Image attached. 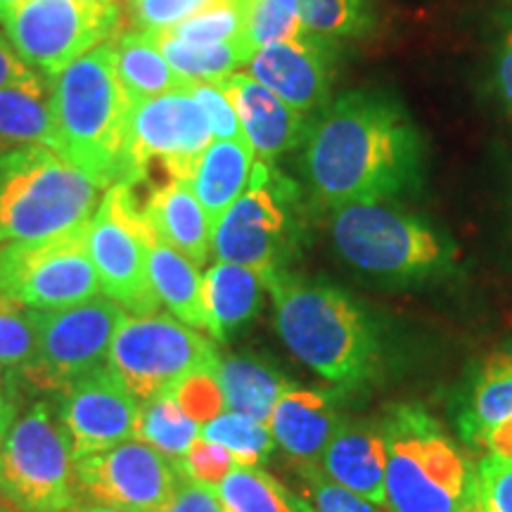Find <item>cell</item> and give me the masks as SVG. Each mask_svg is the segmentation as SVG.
Returning a JSON list of instances; mask_svg holds the SVG:
<instances>
[{"instance_id": "cell-1", "label": "cell", "mask_w": 512, "mask_h": 512, "mask_svg": "<svg viewBox=\"0 0 512 512\" xmlns=\"http://www.w3.org/2000/svg\"><path fill=\"white\" fill-rule=\"evenodd\" d=\"M299 150V174L316 209L392 202L418 192L425 178L418 124L394 93L377 86L330 100Z\"/></svg>"}, {"instance_id": "cell-2", "label": "cell", "mask_w": 512, "mask_h": 512, "mask_svg": "<svg viewBox=\"0 0 512 512\" xmlns=\"http://www.w3.org/2000/svg\"><path fill=\"white\" fill-rule=\"evenodd\" d=\"M55 152L100 190L136 188L131 164V100L121 86L112 41L50 76Z\"/></svg>"}, {"instance_id": "cell-3", "label": "cell", "mask_w": 512, "mask_h": 512, "mask_svg": "<svg viewBox=\"0 0 512 512\" xmlns=\"http://www.w3.org/2000/svg\"><path fill=\"white\" fill-rule=\"evenodd\" d=\"M275 328L304 366L337 387H361L375 373L380 344L366 309L351 294L287 271L268 278Z\"/></svg>"}, {"instance_id": "cell-4", "label": "cell", "mask_w": 512, "mask_h": 512, "mask_svg": "<svg viewBox=\"0 0 512 512\" xmlns=\"http://www.w3.org/2000/svg\"><path fill=\"white\" fill-rule=\"evenodd\" d=\"M387 444L384 508L467 512L477 501V467L422 406H394L382 420Z\"/></svg>"}, {"instance_id": "cell-5", "label": "cell", "mask_w": 512, "mask_h": 512, "mask_svg": "<svg viewBox=\"0 0 512 512\" xmlns=\"http://www.w3.org/2000/svg\"><path fill=\"white\" fill-rule=\"evenodd\" d=\"M100 188L48 147L0 152V247L88 226Z\"/></svg>"}, {"instance_id": "cell-6", "label": "cell", "mask_w": 512, "mask_h": 512, "mask_svg": "<svg viewBox=\"0 0 512 512\" xmlns=\"http://www.w3.org/2000/svg\"><path fill=\"white\" fill-rule=\"evenodd\" d=\"M330 238L344 264L387 283L448 271L456 249L425 219L389 202H358L330 211Z\"/></svg>"}, {"instance_id": "cell-7", "label": "cell", "mask_w": 512, "mask_h": 512, "mask_svg": "<svg viewBox=\"0 0 512 512\" xmlns=\"http://www.w3.org/2000/svg\"><path fill=\"white\" fill-rule=\"evenodd\" d=\"M299 185L271 162L256 159L249 188L214 223L211 254L273 278L285 271L297 238Z\"/></svg>"}, {"instance_id": "cell-8", "label": "cell", "mask_w": 512, "mask_h": 512, "mask_svg": "<svg viewBox=\"0 0 512 512\" xmlns=\"http://www.w3.org/2000/svg\"><path fill=\"white\" fill-rule=\"evenodd\" d=\"M0 501L19 512H64L81 503L76 460L48 403L12 422L0 456Z\"/></svg>"}, {"instance_id": "cell-9", "label": "cell", "mask_w": 512, "mask_h": 512, "mask_svg": "<svg viewBox=\"0 0 512 512\" xmlns=\"http://www.w3.org/2000/svg\"><path fill=\"white\" fill-rule=\"evenodd\" d=\"M214 339L204 337L169 313L126 316L114 335L107 368L140 403L171 392L197 373L219 366Z\"/></svg>"}, {"instance_id": "cell-10", "label": "cell", "mask_w": 512, "mask_h": 512, "mask_svg": "<svg viewBox=\"0 0 512 512\" xmlns=\"http://www.w3.org/2000/svg\"><path fill=\"white\" fill-rule=\"evenodd\" d=\"M155 238L136 188L126 183L107 188L88 223V254L105 297L133 316H150L162 306L147 271Z\"/></svg>"}, {"instance_id": "cell-11", "label": "cell", "mask_w": 512, "mask_h": 512, "mask_svg": "<svg viewBox=\"0 0 512 512\" xmlns=\"http://www.w3.org/2000/svg\"><path fill=\"white\" fill-rule=\"evenodd\" d=\"M100 294V278L88 254V226L0 247V302L55 311Z\"/></svg>"}, {"instance_id": "cell-12", "label": "cell", "mask_w": 512, "mask_h": 512, "mask_svg": "<svg viewBox=\"0 0 512 512\" xmlns=\"http://www.w3.org/2000/svg\"><path fill=\"white\" fill-rule=\"evenodd\" d=\"M29 313L36 328V356L22 377L38 392L57 394L107 366L114 335L126 320L124 306L102 294L67 309Z\"/></svg>"}, {"instance_id": "cell-13", "label": "cell", "mask_w": 512, "mask_h": 512, "mask_svg": "<svg viewBox=\"0 0 512 512\" xmlns=\"http://www.w3.org/2000/svg\"><path fill=\"white\" fill-rule=\"evenodd\" d=\"M0 22L12 48L31 69L55 76L81 55L114 41L124 27V15L119 3L27 0Z\"/></svg>"}, {"instance_id": "cell-14", "label": "cell", "mask_w": 512, "mask_h": 512, "mask_svg": "<svg viewBox=\"0 0 512 512\" xmlns=\"http://www.w3.org/2000/svg\"><path fill=\"white\" fill-rule=\"evenodd\" d=\"M214 140L209 119L188 86L159 98L131 102V164L136 185L147 181L150 164L169 178L192 181L204 150Z\"/></svg>"}, {"instance_id": "cell-15", "label": "cell", "mask_w": 512, "mask_h": 512, "mask_svg": "<svg viewBox=\"0 0 512 512\" xmlns=\"http://www.w3.org/2000/svg\"><path fill=\"white\" fill-rule=\"evenodd\" d=\"M81 498L121 512H162L181 479V465L140 439L76 460Z\"/></svg>"}, {"instance_id": "cell-16", "label": "cell", "mask_w": 512, "mask_h": 512, "mask_svg": "<svg viewBox=\"0 0 512 512\" xmlns=\"http://www.w3.org/2000/svg\"><path fill=\"white\" fill-rule=\"evenodd\" d=\"M60 396L57 418L74 460L136 439L140 401L107 366L79 377Z\"/></svg>"}, {"instance_id": "cell-17", "label": "cell", "mask_w": 512, "mask_h": 512, "mask_svg": "<svg viewBox=\"0 0 512 512\" xmlns=\"http://www.w3.org/2000/svg\"><path fill=\"white\" fill-rule=\"evenodd\" d=\"M337 41L309 34L268 43L249 57L247 74L287 102L292 110L316 117L332 100L337 72Z\"/></svg>"}, {"instance_id": "cell-18", "label": "cell", "mask_w": 512, "mask_h": 512, "mask_svg": "<svg viewBox=\"0 0 512 512\" xmlns=\"http://www.w3.org/2000/svg\"><path fill=\"white\" fill-rule=\"evenodd\" d=\"M221 86L233 100L242 133L256 159L273 164L278 157L304 145L313 117L292 110L287 102L261 86L247 72L230 74L226 81H221Z\"/></svg>"}, {"instance_id": "cell-19", "label": "cell", "mask_w": 512, "mask_h": 512, "mask_svg": "<svg viewBox=\"0 0 512 512\" xmlns=\"http://www.w3.org/2000/svg\"><path fill=\"white\" fill-rule=\"evenodd\" d=\"M332 482L347 486L375 505H384L387 444L382 422H342L318 460Z\"/></svg>"}, {"instance_id": "cell-20", "label": "cell", "mask_w": 512, "mask_h": 512, "mask_svg": "<svg viewBox=\"0 0 512 512\" xmlns=\"http://www.w3.org/2000/svg\"><path fill=\"white\" fill-rule=\"evenodd\" d=\"M143 214L157 240L188 256L195 266H204L211 256V226L207 211L202 209L190 181L166 178L152 188L143 202Z\"/></svg>"}, {"instance_id": "cell-21", "label": "cell", "mask_w": 512, "mask_h": 512, "mask_svg": "<svg viewBox=\"0 0 512 512\" xmlns=\"http://www.w3.org/2000/svg\"><path fill=\"white\" fill-rule=\"evenodd\" d=\"M344 420H339L335 403L328 394L297 389L280 396L268 418L275 444L299 465H318Z\"/></svg>"}, {"instance_id": "cell-22", "label": "cell", "mask_w": 512, "mask_h": 512, "mask_svg": "<svg viewBox=\"0 0 512 512\" xmlns=\"http://www.w3.org/2000/svg\"><path fill=\"white\" fill-rule=\"evenodd\" d=\"M31 145L55 150L53 83L36 69L0 88V152Z\"/></svg>"}, {"instance_id": "cell-23", "label": "cell", "mask_w": 512, "mask_h": 512, "mask_svg": "<svg viewBox=\"0 0 512 512\" xmlns=\"http://www.w3.org/2000/svg\"><path fill=\"white\" fill-rule=\"evenodd\" d=\"M264 290L266 280L261 273L230 261H216L202 278L211 339L226 342L228 335L247 325L261 309Z\"/></svg>"}, {"instance_id": "cell-24", "label": "cell", "mask_w": 512, "mask_h": 512, "mask_svg": "<svg viewBox=\"0 0 512 512\" xmlns=\"http://www.w3.org/2000/svg\"><path fill=\"white\" fill-rule=\"evenodd\" d=\"M254 162L256 155L247 138L211 140V145L204 150L190 185L202 209L207 211L211 226L249 188Z\"/></svg>"}, {"instance_id": "cell-25", "label": "cell", "mask_w": 512, "mask_h": 512, "mask_svg": "<svg viewBox=\"0 0 512 512\" xmlns=\"http://www.w3.org/2000/svg\"><path fill=\"white\" fill-rule=\"evenodd\" d=\"M214 375L219 380L226 411L261 422H268L280 396L294 387L278 368L252 356L219 358Z\"/></svg>"}, {"instance_id": "cell-26", "label": "cell", "mask_w": 512, "mask_h": 512, "mask_svg": "<svg viewBox=\"0 0 512 512\" xmlns=\"http://www.w3.org/2000/svg\"><path fill=\"white\" fill-rule=\"evenodd\" d=\"M112 48L117 76L131 102L159 98L188 86V81L164 60L157 38L150 31H121L112 41Z\"/></svg>"}, {"instance_id": "cell-27", "label": "cell", "mask_w": 512, "mask_h": 512, "mask_svg": "<svg viewBox=\"0 0 512 512\" xmlns=\"http://www.w3.org/2000/svg\"><path fill=\"white\" fill-rule=\"evenodd\" d=\"M147 271H150L159 304H164L181 323L209 332L200 266H195L188 256L155 238L150 247Z\"/></svg>"}, {"instance_id": "cell-28", "label": "cell", "mask_w": 512, "mask_h": 512, "mask_svg": "<svg viewBox=\"0 0 512 512\" xmlns=\"http://www.w3.org/2000/svg\"><path fill=\"white\" fill-rule=\"evenodd\" d=\"M155 38L164 60L185 81L221 83L230 74L238 72L240 67H245L249 57L254 55V50L247 41L188 43L183 38L164 34V31L155 34Z\"/></svg>"}, {"instance_id": "cell-29", "label": "cell", "mask_w": 512, "mask_h": 512, "mask_svg": "<svg viewBox=\"0 0 512 512\" xmlns=\"http://www.w3.org/2000/svg\"><path fill=\"white\" fill-rule=\"evenodd\" d=\"M216 496L223 512H313L273 475L249 465H235L216 486Z\"/></svg>"}, {"instance_id": "cell-30", "label": "cell", "mask_w": 512, "mask_h": 512, "mask_svg": "<svg viewBox=\"0 0 512 512\" xmlns=\"http://www.w3.org/2000/svg\"><path fill=\"white\" fill-rule=\"evenodd\" d=\"M508 418H512V349L496 351L479 368L467 401L463 430L470 439H477Z\"/></svg>"}, {"instance_id": "cell-31", "label": "cell", "mask_w": 512, "mask_h": 512, "mask_svg": "<svg viewBox=\"0 0 512 512\" xmlns=\"http://www.w3.org/2000/svg\"><path fill=\"white\" fill-rule=\"evenodd\" d=\"M200 437V422H195L178 403L174 389L140 403L136 439L145 441L166 458L181 465L192 441Z\"/></svg>"}, {"instance_id": "cell-32", "label": "cell", "mask_w": 512, "mask_h": 512, "mask_svg": "<svg viewBox=\"0 0 512 512\" xmlns=\"http://www.w3.org/2000/svg\"><path fill=\"white\" fill-rule=\"evenodd\" d=\"M297 3L304 29L330 41L368 36L377 22L370 0H297Z\"/></svg>"}, {"instance_id": "cell-33", "label": "cell", "mask_w": 512, "mask_h": 512, "mask_svg": "<svg viewBox=\"0 0 512 512\" xmlns=\"http://www.w3.org/2000/svg\"><path fill=\"white\" fill-rule=\"evenodd\" d=\"M200 437L226 446L235 463L249 467H256L261 460L271 456L275 446L268 422L247 418V415L233 411H223L216 418L204 422L200 427Z\"/></svg>"}, {"instance_id": "cell-34", "label": "cell", "mask_w": 512, "mask_h": 512, "mask_svg": "<svg viewBox=\"0 0 512 512\" xmlns=\"http://www.w3.org/2000/svg\"><path fill=\"white\" fill-rule=\"evenodd\" d=\"M245 31V3L216 0L209 8L195 12L192 17L178 22L176 27L166 29L164 34L183 38L188 43H233L247 41Z\"/></svg>"}, {"instance_id": "cell-35", "label": "cell", "mask_w": 512, "mask_h": 512, "mask_svg": "<svg viewBox=\"0 0 512 512\" xmlns=\"http://www.w3.org/2000/svg\"><path fill=\"white\" fill-rule=\"evenodd\" d=\"M245 24V36L254 53L268 43L292 41L306 34L297 0H245Z\"/></svg>"}, {"instance_id": "cell-36", "label": "cell", "mask_w": 512, "mask_h": 512, "mask_svg": "<svg viewBox=\"0 0 512 512\" xmlns=\"http://www.w3.org/2000/svg\"><path fill=\"white\" fill-rule=\"evenodd\" d=\"M36 356V328L29 309L0 302V366L19 370Z\"/></svg>"}, {"instance_id": "cell-37", "label": "cell", "mask_w": 512, "mask_h": 512, "mask_svg": "<svg viewBox=\"0 0 512 512\" xmlns=\"http://www.w3.org/2000/svg\"><path fill=\"white\" fill-rule=\"evenodd\" d=\"M306 482V503L313 512H389L384 505H375L347 486L332 482L318 465H302Z\"/></svg>"}, {"instance_id": "cell-38", "label": "cell", "mask_w": 512, "mask_h": 512, "mask_svg": "<svg viewBox=\"0 0 512 512\" xmlns=\"http://www.w3.org/2000/svg\"><path fill=\"white\" fill-rule=\"evenodd\" d=\"M188 91L192 98L200 102L204 114H207L211 133H214V140L245 138L233 100L228 98L226 91H223L221 83L188 81Z\"/></svg>"}, {"instance_id": "cell-39", "label": "cell", "mask_w": 512, "mask_h": 512, "mask_svg": "<svg viewBox=\"0 0 512 512\" xmlns=\"http://www.w3.org/2000/svg\"><path fill=\"white\" fill-rule=\"evenodd\" d=\"M235 465L238 463H235V458L230 456L226 446L216 444V441H209L204 437H197L190 444L185 458L181 460V472L185 477H190L192 482L216 489Z\"/></svg>"}, {"instance_id": "cell-40", "label": "cell", "mask_w": 512, "mask_h": 512, "mask_svg": "<svg viewBox=\"0 0 512 512\" xmlns=\"http://www.w3.org/2000/svg\"><path fill=\"white\" fill-rule=\"evenodd\" d=\"M216 0H128L133 24L140 31H166L176 27L178 22L188 19L204 8H209Z\"/></svg>"}, {"instance_id": "cell-41", "label": "cell", "mask_w": 512, "mask_h": 512, "mask_svg": "<svg viewBox=\"0 0 512 512\" xmlns=\"http://www.w3.org/2000/svg\"><path fill=\"white\" fill-rule=\"evenodd\" d=\"M174 394L183 411L195 422H200V427L226 411V401H223V392L214 373L190 375L188 380L178 384Z\"/></svg>"}, {"instance_id": "cell-42", "label": "cell", "mask_w": 512, "mask_h": 512, "mask_svg": "<svg viewBox=\"0 0 512 512\" xmlns=\"http://www.w3.org/2000/svg\"><path fill=\"white\" fill-rule=\"evenodd\" d=\"M477 503L486 512H512V460L494 456L479 460Z\"/></svg>"}, {"instance_id": "cell-43", "label": "cell", "mask_w": 512, "mask_h": 512, "mask_svg": "<svg viewBox=\"0 0 512 512\" xmlns=\"http://www.w3.org/2000/svg\"><path fill=\"white\" fill-rule=\"evenodd\" d=\"M162 512H223L216 489L192 482L181 472L174 496L164 505Z\"/></svg>"}, {"instance_id": "cell-44", "label": "cell", "mask_w": 512, "mask_h": 512, "mask_svg": "<svg viewBox=\"0 0 512 512\" xmlns=\"http://www.w3.org/2000/svg\"><path fill=\"white\" fill-rule=\"evenodd\" d=\"M494 88L505 112L512 117V27L503 31L494 50Z\"/></svg>"}, {"instance_id": "cell-45", "label": "cell", "mask_w": 512, "mask_h": 512, "mask_svg": "<svg viewBox=\"0 0 512 512\" xmlns=\"http://www.w3.org/2000/svg\"><path fill=\"white\" fill-rule=\"evenodd\" d=\"M31 72H34V69H31L29 64L17 55V50L12 48L8 36L0 34V88L24 79V76Z\"/></svg>"}, {"instance_id": "cell-46", "label": "cell", "mask_w": 512, "mask_h": 512, "mask_svg": "<svg viewBox=\"0 0 512 512\" xmlns=\"http://www.w3.org/2000/svg\"><path fill=\"white\" fill-rule=\"evenodd\" d=\"M475 441L489 451V456L512 460V418L498 422L491 430L479 434Z\"/></svg>"}, {"instance_id": "cell-47", "label": "cell", "mask_w": 512, "mask_h": 512, "mask_svg": "<svg viewBox=\"0 0 512 512\" xmlns=\"http://www.w3.org/2000/svg\"><path fill=\"white\" fill-rule=\"evenodd\" d=\"M24 382V377L19 370L0 366V401H17L19 399V387Z\"/></svg>"}, {"instance_id": "cell-48", "label": "cell", "mask_w": 512, "mask_h": 512, "mask_svg": "<svg viewBox=\"0 0 512 512\" xmlns=\"http://www.w3.org/2000/svg\"><path fill=\"white\" fill-rule=\"evenodd\" d=\"M15 418H17V401H0V456H3L5 439H8V432Z\"/></svg>"}, {"instance_id": "cell-49", "label": "cell", "mask_w": 512, "mask_h": 512, "mask_svg": "<svg viewBox=\"0 0 512 512\" xmlns=\"http://www.w3.org/2000/svg\"><path fill=\"white\" fill-rule=\"evenodd\" d=\"M64 512H121V510H117V508H110V505H100V503L88 501V503H79V505H74L72 510H64Z\"/></svg>"}, {"instance_id": "cell-50", "label": "cell", "mask_w": 512, "mask_h": 512, "mask_svg": "<svg viewBox=\"0 0 512 512\" xmlns=\"http://www.w3.org/2000/svg\"><path fill=\"white\" fill-rule=\"evenodd\" d=\"M22 3H27V0H0V19H3V15H8L10 10L19 8Z\"/></svg>"}, {"instance_id": "cell-51", "label": "cell", "mask_w": 512, "mask_h": 512, "mask_svg": "<svg viewBox=\"0 0 512 512\" xmlns=\"http://www.w3.org/2000/svg\"><path fill=\"white\" fill-rule=\"evenodd\" d=\"M0 512H19V510L12 508V505H8L5 501H0Z\"/></svg>"}, {"instance_id": "cell-52", "label": "cell", "mask_w": 512, "mask_h": 512, "mask_svg": "<svg viewBox=\"0 0 512 512\" xmlns=\"http://www.w3.org/2000/svg\"><path fill=\"white\" fill-rule=\"evenodd\" d=\"M88 3H100V5H114V3H119V0H88Z\"/></svg>"}, {"instance_id": "cell-53", "label": "cell", "mask_w": 512, "mask_h": 512, "mask_svg": "<svg viewBox=\"0 0 512 512\" xmlns=\"http://www.w3.org/2000/svg\"><path fill=\"white\" fill-rule=\"evenodd\" d=\"M467 512H486V510L482 508V505H479V503L475 501V505H472V508H470V510H467Z\"/></svg>"}, {"instance_id": "cell-54", "label": "cell", "mask_w": 512, "mask_h": 512, "mask_svg": "<svg viewBox=\"0 0 512 512\" xmlns=\"http://www.w3.org/2000/svg\"><path fill=\"white\" fill-rule=\"evenodd\" d=\"M240 3H245V0H240Z\"/></svg>"}]
</instances>
